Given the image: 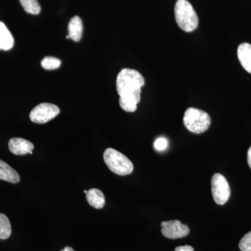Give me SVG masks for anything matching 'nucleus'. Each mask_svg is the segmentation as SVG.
Returning <instances> with one entry per match:
<instances>
[{
  "instance_id": "obj_1",
  "label": "nucleus",
  "mask_w": 251,
  "mask_h": 251,
  "mask_svg": "<svg viewBox=\"0 0 251 251\" xmlns=\"http://www.w3.org/2000/svg\"><path fill=\"white\" fill-rule=\"evenodd\" d=\"M142 74L134 69H122L117 77V93L120 95V105L126 112H133L141 99V87L145 85Z\"/></svg>"
},
{
  "instance_id": "obj_2",
  "label": "nucleus",
  "mask_w": 251,
  "mask_h": 251,
  "mask_svg": "<svg viewBox=\"0 0 251 251\" xmlns=\"http://www.w3.org/2000/svg\"><path fill=\"white\" fill-rule=\"evenodd\" d=\"M176 24L186 32L196 30L198 26V17L192 5L188 0H177L175 6Z\"/></svg>"
},
{
  "instance_id": "obj_3",
  "label": "nucleus",
  "mask_w": 251,
  "mask_h": 251,
  "mask_svg": "<svg viewBox=\"0 0 251 251\" xmlns=\"http://www.w3.org/2000/svg\"><path fill=\"white\" fill-rule=\"evenodd\" d=\"M103 158L109 169L115 174L125 176L133 171L132 162L123 153L114 149H107L104 151Z\"/></svg>"
},
{
  "instance_id": "obj_4",
  "label": "nucleus",
  "mask_w": 251,
  "mask_h": 251,
  "mask_svg": "<svg viewBox=\"0 0 251 251\" xmlns=\"http://www.w3.org/2000/svg\"><path fill=\"white\" fill-rule=\"evenodd\" d=\"M183 122L189 131L200 134L205 132L210 126L211 117L202 110L189 108L185 112Z\"/></svg>"
},
{
  "instance_id": "obj_5",
  "label": "nucleus",
  "mask_w": 251,
  "mask_h": 251,
  "mask_svg": "<svg viewBox=\"0 0 251 251\" xmlns=\"http://www.w3.org/2000/svg\"><path fill=\"white\" fill-rule=\"evenodd\" d=\"M211 193L216 204L224 205L230 197V188L228 181L224 175L216 173L211 178Z\"/></svg>"
},
{
  "instance_id": "obj_6",
  "label": "nucleus",
  "mask_w": 251,
  "mask_h": 251,
  "mask_svg": "<svg viewBox=\"0 0 251 251\" xmlns=\"http://www.w3.org/2000/svg\"><path fill=\"white\" fill-rule=\"evenodd\" d=\"M60 110L56 105L44 103L36 105L29 115L31 121L36 124H45L57 117Z\"/></svg>"
},
{
  "instance_id": "obj_7",
  "label": "nucleus",
  "mask_w": 251,
  "mask_h": 251,
  "mask_svg": "<svg viewBox=\"0 0 251 251\" xmlns=\"http://www.w3.org/2000/svg\"><path fill=\"white\" fill-rule=\"evenodd\" d=\"M161 233L168 239H176L186 237L190 233L188 226L178 220L163 221L161 223Z\"/></svg>"
},
{
  "instance_id": "obj_8",
  "label": "nucleus",
  "mask_w": 251,
  "mask_h": 251,
  "mask_svg": "<svg viewBox=\"0 0 251 251\" xmlns=\"http://www.w3.org/2000/svg\"><path fill=\"white\" fill-rule=\"evenodd\" d=\"M34 145L29 140L23 138H11L9 142V148L11 153L16 155H25L34 150Z\"/></svg>"
},
{
  "instance_id": "obj_9",
  "label": "nucleus",
  "mask_w": 251,
  "mask_h": 251,
  "mask_svg": "<svg viewBox=\"0 0 251 251\" xmlns=\"http://www.w3.org/2000/svg\"><path fill=\"white\" fill-rule=\"evenodd\" d=\"M68 31L69 34L67 36V39H72L75 42H78L80 40L83 31V25L82 20L79 16H74L70 20L68 25Z\"/></svg>"
},
{
  "instance_id": "obj_10",
  "label": "nucleus",
  "mask_w": 251,
  "mask_h": 251,
  "mask_svg": "<svg viewBox=\"0 0 251 251\" xmlns=\"http://www.w3.org/2000/svg\"><path fill=\"white\" fill-rule=\"evenodd\" d=\"M238 58L244 69L251 74V45L248 43H243L238 47Z\"/></svg>"
},
{
  "instance_id": "obj_11",
  "label": "nucleus",
  "mask_w": 251,
  "mask_h": 251,
  "mask_svg": "<svg viewBox=\"0 0 251 251\" xmlns=\"http://www.w3.org/2000/svg\"><path fill=\"white\" fill-rule=\"evenodd\" d=\"M0 179L17 184L21 180V177L14 168H11L6 162L0 160Z\"/></svg>"
},
{
  "instance_id": "obj_12",
  "label": "nucleus",
  "mask_w": 251,
  "mask_h": 251,
  "mask_svg": "<svg viewBox=\"0 0 251 251\" xmlns=\"http://www.w3.org/2000/svg\"><path fill=\"white\" fill-rule=\"evenodd\" d=\"M87 202L95 209H102L105 205V199L103 192L97 188H92L86 193Z\"/></svg>"
},
{
  "instance_id": "obj_13",
  "label": "nucleus",
  "mask_w": 251,
  "mask_h": 251,
  "mask_svg": "<svg viewBox=\"0 0 251 251\" xmlns=\"http://www.w3.org/2000/svg\"><path fill=\"white\" fill-rule=\"evenodd\" d=\"M14 39L4 23L0 21V50H9L14 47Z\"/></svg>"
},
{
  "instance_id": "obj_14",
  "label": "nucleus",
  "mask_w": 251,
  "mask_h": 251,
  "mask_svg": "<svg viewBox=\"0 0 251 251\" xmlns=\"http://www.w3.org/2000/svg\"><path fill=\"white\" fill-rule=\"evenodd\" d=\"M19 1L23 9L28 14L32 15L40 14L41 6L37 0H19Z\"/></svg>"
},
{
  "instance_id": "obj_15",
  "label": "nucleus",
  "mask_w": 251,
  "mask_h": 251,
  "mask_svg": "<svg viewBox=\"0 0 251 251\" xmlns=\"http://www.w3.org/2000/svg\"><path fill=\"white\" fill-rule=\"evenodd\" d=\"M11 234V226L7 216L0 214V239H6Z\"/></svg>"
},
{
  "instance_id": "obj_16",
  "label": "nucleus",
  "mask_w": 251,
  "mask_h": 251,
  "mask_svg": "<svg viewBox=\"0 0 251 251\" xmlns=\"http://www.w3.org/2000/svg\"><path fill=\"white\" fill-rule=\"evenodd\" d=\"M61 64L62 62L60 59L53 57H46L41 61V67L46 70H54L58 69L60 67Z\"/></svg>"
},
{
  "instance_id": "obj_17",
  "label": "nucleus",
  "mask_w": 251,
  "mask_h": 251,
  "mask_svg": "<svg viewBox=\"0 0 251 251\" xmlns=\"http://www.w3.org/2000/svg\"><path fill=\"white\" fill-rule=\"evenodd\" d=\"M239 247L242 251H251V231L241 239Z\"/></svg>"
},
{
  "instance_id": "obj_18",
  "label": "nucleus",
  "mask_w": 251,
  "mask_h": 251,
  "mask_svg": "<svg viewBox=\"0 0 251 251\" xmlns=\"http://www.w3.org/2000/svg\"><path fill=\"white\" fill-rule=\"evenodd\" d=\"M168 141H167L166 138H159L154 142L153 147L157 151H163L168 147Z\"/></svg>"
},
{
  "instance_id": "obj_19",
  "label": "nucleus",
  "mask_w": 251,
  "mask_h": 251,
  "mask_svg": "<svg viewBox=\"0 0 251 251\" xmlns=\"http://www.w3.org/2000/svg\"><path fill=\"white\" fill-rule=\"evenodd\" d=\"M175 251H194V249L191 246H182V247H177L175 249Z\"/></svg>"
},
{
  "instance_id": "obj_20",
  "label": "nucleus",
  "mask_w": 251,
  "mask_h": 251,
  "mask_svg": "<svg viewBox=\"0 0 251 251\" xmlns=\"http://www.w3.org/2000/svg\"><path fill=\"white\" fill-rule=\"evenodd\" d=\"M247 161L248 164H249L251 169V147L249 148V151H248Z\"/></svg>"
},
{
  "instance_id": "obj_21",
  "label": "nucleus",
  "mask_w": 251,
  "mask_h": 251,
  "mask_svg": "<svg viewBox=\"0 0 251 251\" xmlns=\"http://www.w3.org/2000/svg\"><path fill=\"white\" fill-rule=\"evenodd\" d=\"M61 251H74V250L72 249V248L67 247L64 248V249Z\"/></svg>"
},
{
  "instance_id": "obj_22",
  "label": "nucleus",
  "mask_w": 251,
  "mask_h": 251,
  "mask_svg": "<svg viewBox=\"0 0 251 251\" xmlns=\"http://www.w3.org/2000/svg\"><path fill=\"white\" fill-rule=\"evenodd\" d=\"M84 193H85V194H86V193H87V191H86V190H85V191H84Z\"/></svg>"
}]
</instances>
